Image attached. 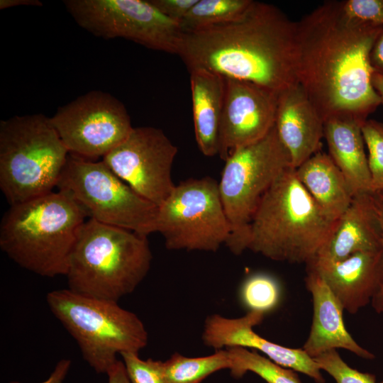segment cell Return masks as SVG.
Here are the masks:
<instances>
[{
	"label": "cell",
	"mask_w": 383,
	"mask_h": 383,
	"mask_svg": "<svg viewBox=\"0 0 383 383\" xmlns=\"http://www.w3.org/2000/svg\"><path fill=\"white\" fill-rule=\"evenodd\" d=\"M382 28L349 20L336 1L296 22L297 80L323 122L334 117L365 122L381 104L370 56Z\"/></svg>",
	"instance_id": "1"
},
{
	"label": "cell",
	"mask_w": 383,
	"mask_h": 383,
	"mask_svg": "<svg viewBox=\"0 0 383 383\" xmlns=\"http://www.w3.org/2000/svg\"><path fill=\"white\" fill-rule=\"evenodd\" d=\"M295 29L278 8L253 1L234 22L184 31L178 55L189 70L204 69L279 94L299 84Z\"/></svg>",
	"instance_id": "2"
},
{
	"label": "cell",
	"mask_w": 383,
	"mask_h": 383,
	"mask_svg": "<svg viewBox=\"0 0 383 383\" xmlns=\"http://www.w3.org/2000/svg\"><path fill=\"white\" fill-rule=\"evenodd\" d=\"M337 222L320 208L290 167L260 199L245 250L275 261L307 265L326 245Z\"/></svg>",
	"instance_id": "3"
},
{
	"label": "cell",
	"mask_w": 383,
	"mask_h": 383,
	"mask_svg": "<svg viewBox=\"0 0 383 383\" xmlns=\"http://www.w3.org/2000/svg\"><path fill=\"white\" fill-rule=\"evenodd\" d=\"M87 217L73 196L62 189L11 205L0 224L1 249L19 266L37 274L65 276Z\"/></svg>",
	"instance_id": "4"
},
{
	"label": "cell",
	"mask_w": 383,
	"mask_h": 383,
	"mask_svg": "<svg viewBox=\"0 0 383 383\" xmlns=\"http://www.w3.org/2000/svg\"><path fill=\"white\" fill-rule=\"evenodd\" d=\"M152 259L147 236L89 218L79 228L70 257L68 289L118 301L144 279Z\"/></svg>",
	"instance_id": "5"
},
{
	"label": "cell",
	"mask_w": 383,
	"mask_h": 383,
	"mask_svg": "<svg viewBox=\"0 0 383 383\" xmlns=\"http://www.w3.org/2000/svg\"><path fill=\"white\" fill-rule=\"evenodd\" d=\"M69 151L43 113L0 121V188L11 205L57 187Z\"/></svg>",
	"instance_id": "6"
},
{
	"label": "cell",
	"mask_w": 383,
	"mask_h": 383,
	"mask_svg": "<svg viewBox=\"0 0 383 383\" xmlns=\"http://www.w3.org/2000/svg\"><path fill=\"white\" fill-rule=\"evenodd\" d=\"M52 314L75 340L84 360L97 373H106L118 360L116 355L138 353L148 340L138 316L118 301L87 296L69 289L46 296Z\"/></svg>",
	"instance_id": "7"
},
{
	"label": "cell",
	"mask_w": 383,
	"mask_h": 383,
	"mask_svg": "<svg viewBox=\"0 0 383 383\" xmlns=\"http://www.w3.org/2000/svg\"><path fill=\"white\" fill-rule=\"evenodd\" d=\"M225 162L218 190L231 227L226 245L238 255L245 250L249 226L260 199L292 164L275 126L263 138L235 150Z\"/></svg>",
	"instance_id": "8"
},
{
	"label": "cell",
	"mask_w": 383,
	"mask_h": 383,
	"mask_svg": "<svg viewBox=\"0 0 383 383\" xmlns=\"http://www.w3.org/2000/svg\"><path fill=\"white\" fill-rule=\"evenodd\" d=\"M58 189L69 192L89 218L148 236L158 206L135 192L103 162L69 154Z\"/></svg>",
	"instance_id": "9"
},
{
	"label": "cell",
	"mask_w": 383,
	"mask_h": 383,
	"mask_svg": "<svg viewBox=\"0 0 383 383\" xmlns=\"http://www.w3.org/2000/svg\"><path fill=\"white\" fill-rule=\"evenodd\" d=\"M155 232L162 235L168 250L216 252L226 245L231 227L218 182L205 177L175 185L158 207Z\"/></svg>",
	"instance_id": "10"
},
{
	"label": "cell",
	"mask_w": 383,
	"mask_h": 383,
	"mask_svg": "<svg viewBox=\"0 0 383 383\" xmlns=\"http://www.w3.org/2000/svg\"><path fill=\"white\" fill-rule=\"evenodd\" d=\"M74 21L93 35L122 38L148 48L179 54L184 30L150 0H65Z\"/></svg>",
	"instance_id": "11"
},
{
	"label": "cell",
	"mask_w": 383,
	"mask_h": 383,
	"mask_svg": "<svg viewBox=\"0 0 383 383\" xmlns=\"http://www.w3.org/2000/svg\"><path fill=\"white\" fill-rule=\"evenodd\" d=\"M50 121L69 153L88 160L103 157L133 128L123 103L100 90L59 107Z\"/></svg>",
	"instance_id": "12"
},
{
	"label": "cell",
	"mask_w": 383,
	"mask_h": 383,
	"mask_svg": "<svg viewBox=\"0 0 383 383\" xmlns=\"http://www.w3.org/2000/svg\"><path fill=\"white\" fill-rule=\"evenodd\" d=\"M177 148L162 130L133 128L102 161L139 195L160 206L175 184L171 172Z\"/></svg>",
	"instance_id": "13"
},
{
	"label": "cell",
	"mask_w": 383,
	"mask_h": 383,
	"mask_svg": "<svg viewBox=\"0 0 383 383\" xmlns=\"http://www.w3.org/2000/svg\"><path fill=\"white\" fill-rule=\"evenodd\" d=\"M225 80L218 150L224 160L235 150L263 138L274 128L279 96L252 82Z\"/></svg>",
	"instance_id": "14"
},
{
	"label": "cell",
	"mask_w": 383,
	"mask_h": 383,
	"mask_svg": "<svg viewBox=\"0 0 383 383\" xmlns=\"http://www.w3.org/2000/svg\"><path fill=\"white\" fill-rule=\"evenodd\" d=\"M265 315L255 311L235 318L212 314L204 322L203 343L216 350L242 347L259 351L279 365L306 374L316 383H325L319 366L302 348L274 343L254 331L253 328L262 322Z\"/></svg>",
	"instance_id": "15"
},
{
	"label": "cell",
	"mask_w": 383,
	"mask_h": 383,
	"mask_svg": "<svg viewBox=\"0 0 383 383\" xmlns=\"http://www.w3.org/2000/svg\"><path fill=\"white\" fill-rule=\"evenodd\" d=\"M306 268L321 276L344 311L355 314L371 304L383 283V249L337 261L316 257Z\"/></svg>",
	"instance_id": "16"
},
{
	"label": "cell",
	"mask_w": 383,
	"mask_h": 383,
	"mask_svg": "<svg viewBox=\"0 0 383 383\" xmlns=\"http://www.w3.org/2000/svg\"><path fill=\"white\" fill-rule=\"evenodd\" d=\"M275 128L294 169L321 150L324 122L299 84L279 94Z\"/></svg>",
	"instance_id": "17"
},
{
	"label": "cell",
	"mask_w": 383,
	"mask_h": 383,
	"mask_svg": "<svg viewBox=\"0 0 383 383\" xmlns=\"http://www.w3.org/2000/svg\"><path fill=\"white\" fill-rule=\"evenodd\" d=\"M305 285L313 301L309 335L302 349L312 358L331 350L345 349L360 357L372 360L374 355L361 347L347 331L342 305L315 271L307 269Z\"/></svg>",
	"instance_id": "18"
},
{
	"label": "cell",
	"mask_w": 383,
	"mask_h": 383,
	"mask_svg": "<svg viewBox=\"0 0 383 383\" xmlns=\"http://www.w3.org/2000/svg\"><path fill=\"white\" fill-rule=\"evenodd\" d=\"M381 249L380 228L367 193L353 196L316 257L337 261L357 252Z\"/></svg>",
	"instance_id": "19"
},
{
	"label": "cell",
	"mask_w": 383,
	"mask_h": 383,
	"mask_svg": "<svg viewBox=\"0 0 383 383\" xmlns=\"http://www.w3.org/2000/svg\"><path fill=\"white\" fill-rule=\"evenodd\" d=\"M363 123L345 117L324 121L328 155L343 174L353 196L371 193L370 173L362 133Z\"/></svg>",
	"instance_id": "20"
},
{
	"label": "cell",
	"mask_w": 383,
	"mask_h": 383,
	"mask_svg": "<svg viewBox=\"0 0 383 383\" xmlns=\"http://www.w3.org/2000/svg\"><path fill=\"white\" fill-rule=\"evenodd\" d=\"M189 72L196 142L203 155L213 157L218 154L226 80L204 69Z\"/></svg>",
	"instance_id": "21"
},
{
	"label": "cell",
	"mask_w": 383,
	"mask_h": 383,
	"mask_svg": "<svg viewBox=\"0 0 383 383\" xmlns=\"http://www.w3.org/2000/svg\"><path fill=\"white\" fill-rule=\"evenodd\" d=\"M294 170L297 178L320 208L331 219L338 221L353 196L330 155L320 150Z\"/></svg>",
	"instance_id": "22"
},
{
	"label": "cell",
	"mask_w": 383,
	"mask_h": 383,
	"mask_svg": "<svg viewBox=\"0 0 383 383\" xmlns=\"http://www.w3.org/2000/svg\"><path fill=\"white\" fill-rule=\"evenodd\" d=\"M168 383H201L214 372L231 367L228 350L220 349L210 355L189 357L174 353L164 362Z\"/></svg>",
	"instance_id": "23"
},
{
	"label": "cell",
	"mask_w": 383,
	"mask_h": 383,
	"mask_svg": "<svg viewBox=\"0 0 383 383\" xmlns=\"http://www.w3.org/2000/svg\"><path fill=\"white\" fill-rule=\"evenodd\" d=\"M231 367V374L241 378L253 372L266 383H302L296 372L272 362L258 352L242 347L227 348Z\"/></svg>",
	"instance_id": "24"
},
{
	"label": "cell",
	"mask_w": 383,
	"mask_h": 383,
	"mask_svg": "<svg viewBox=\"0 0 383 383\" xmlns=\"http://www.w3.org/2000/svg\"><path fill=\"white\" fill-rule=\"evenodd\" d=\"M251 0H199L181 22L184 31L226 24L240 18Z\"/></svg>",
	"instance_id": "25"
},
{
	"label": "cell",
	"mask_w": 383,
	"mask_h": 383,
	"mask_svg": "<svg viewBox=\"0 0 383 383\" xmlns=\"http://www.w3.org/2000/svg\"><path fill=\"white\" fill-rule=\"evenodd\" d=\"M239 298L248 311H260L266 314L279 305L281 299L279 283L270 274H253L241 284Z\"/></svg>",
	"instance_id": "26"
},
{
	"label": "cell",
	"mask_w": 383,
	"mask_h": 383,
	"mask_svg": "<svg viewBox=\"0 0 383 383\" xmlns=\"http://www.w3.org/2000/svg\"><path fill=\"white\" fill-rule=\"evenodd\" d=\"M362 133L368 150L371 192L383 191V123L367 119L362 124Z\"/></svg>",
	"instance_id": "27"
},
{
	"label": "cell",
	"mask_w": 383,
	"mask_h": 383,
	"mask_svg": "<svg viewBox=\"0 0 383 383\" xmlns=\"http://www.w3.org/2000/svg\"><path fill=\"white\" fill-rule=\"evenodd\" d=\"M321 370L331 375L336 383H383L377 382L376 376L360 372L350 367L336 350L325 352L313 358Z\"/></svg>",
	"instance_id": "28"
},
{
	"label": "cell",
	"mask_w": 383,
	"mask_h": 383,
	"mask_svg": "<svg viewBox=\"0 0 383 383\" xmlns=\"http://www.w3.org/2000/svg\"><path fill=\"white\" fill-rule=\"evenodd\" d=\"M128 376L131 383H168L164 362L149 358L143 360L138 353H121Z\"/></svg>",
	"instance_id": "29"
},
{
	"label": "cell",
	"mask_w": 383,
	"mask_h": 383,
	"mask_svg": "<svg viewBox=\"0 0 383 383\" xmlns=\"http://www.w3.org/2000/svg\"><path fill=\"white\" fill-rule=\"evenodd\" d=\"M338 4L343 14L349 20L383 27V0H345Z\"/></svg>",
	"instance_id": "30"
},
{
	"label": "cell",
	"mask_w": 383,
	"mask_h": 383,
	"mask_svg": "<svg viewBox=\"0 0 383 383\" xmlns=\"http://www.w3.org/2000/svg\"><path fill=\"white\" fill-rule=\"evenodd\" d=\"M166 16L181 23L199 0H150Z\"/></svg>",
	"instance_id": "31"
},
{
	"label": "cell",
	"mask_w": 383,
	"mask_h": 383,
	"mask_svg": "<svg viewBox=\"0 0 383 383\" xmlns=\"http://www.w3.org/2000/svg\"><path fill=\"white\" fill-rule=\"evenodd\" d=\"M372 207L376 215L381 233V243L383 249V191L370 193ZM371 305L377 313H383V283L372 299Z\"/></svg>",
	"instance_id": "32"
},
{
	"label": "cell",
	"mask_w": 383,
	"mask_h": 383,
	"mask_svg": "<svg viewBox=\"0 0 383 383\" xmlns=\"http://www.w3.org/2000/svg\"><path fill=\"white\" fill-rule=\"evenodd\" d=\"M370 60L374 72L383 75V28L374 42Z\"/></svg>",
	"instance_id": "33"
},
{
	"label": "cell",
	"mask_w": 383,
	"mask_h": 383,
	"mask_svg": "<svg viewBox=\"0 0 383 383\" xmlns=\"http://www.w3.org/2000/svg\"><path fill=\"white\" fill-rule=\"evenodd\" d=\"M108 383H131L123 362L118 360L106 372Z\"/></svg>",
	"instance_id": "34"
},
{
	"label": "cell",
	"mask_w": 383,
	"mask_h": 383,
	"mask_svg": "<svg viewBox=\"0 0 383 383\" xmlns=\"http://www.w3.org/2000/svg\"><path fill=\"white\" fill-rule=\"evenodd\" d=\"M19 6H42L43 3L39 0H0L1 10Z\"/></svg>",
	"instance_id": "35"
},
{
	"label": "cell",
	"mask_w": 383,
	"mask_h": 383,
	"mask_svg": "<svg viewBox=\"0 0 383 383\" xmlns=\"http://www.w3.org/2000/svg\"><path fill=\"white\" fill-rule=\"evenodd\" d=\"M372 84L380 99L381 104H383V75L374 72L372 77Z\"/></svg>",
	"instance_id": "36"
}]
</instances>
